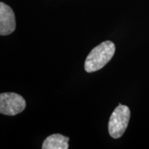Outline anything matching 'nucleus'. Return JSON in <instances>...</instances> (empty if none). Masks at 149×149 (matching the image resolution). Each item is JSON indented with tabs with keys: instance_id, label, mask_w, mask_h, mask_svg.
<instances>
[{
	"instance_id": "obj_4",
	"label": "nucleus",
	"mask_w": 149,
	"mask_h": 149,
	"mask_svg": "<svg viewBox=\"0 0 149 149\" xmlns=\"http://www.w3.org/2000/svg\"><path fill=\"white\" fill-rule=\"evenodd\" d=\"M15 17L12 8L6 3H0V35H10L15 30Z\"/></svg>"
},
{
	"instance_id": "obj_3",
	"label": "nucleus",
	"mask_w": 149,
	"mask_h": 149,
	"mask_svg": "<svg viewBox=\"0 0 149 149\" xmlns=\"http://www.w3.org/2000/svg\"><path fill=\"white\" fill-rule=\"evenodd\" d=\"M26 101L24 97L15 93H2L0 95V113L13 116L25 109Z\"/></svg>"
},
{
	"instance_id": "obj_1",
	"label": "nucleus",
	"mask_w": 149,
	"mask_h": 149,
	"mask_svg": "<svg viewBox=\"0 0 149 149\" xmlns=\"http://www.w3.org/2000/svg\"><path fill=\"white\" fill-rule=\"evenodd\" d=\"M115 52L114 43L105 41L95 47L87 56L84 68L87 72H93L102 69L113 58Z\"/></svg>"
},
{
	"instance_id": "obj_2",
	"label": "nucleus",
	"mask_w": 149,
	"mask_h": 149,
	"mask_svg": "<svg viewBox=\"0 0 149 149\" xmlns=\"http://www.w3.org/2000/svg\"><path fill=\"white\" fill-rule=\"evenodd\" d=\"M130 117V111L127 106L120 104L114 110L109 122V132L113 138L122 137L128 127Z\"/></svg>"
},
{
	"instance_id": "obj_5",
	"label": "nucleus",
	"mask_w": 149,
	"mask_h": 149,
	"mask_svg": "<svg viewBox=\"0 0 149 149\" xmlns=\"http://www.w3.org/2000/svg\"><path fill=\"white\" fill-rule=\"evenodd\" d=\"M69 137L61 134H53L44 141L42 148L43 149H67L68 148Z\"/></svg>"
}]
</instances>
